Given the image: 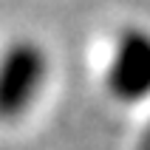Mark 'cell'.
Segmentation results:
<instances>
[{
	"label": "cell",
	"instance_id": "6da1fadb",
	"mask_svg": "<svg viewBox=\"0 0 150 150\" xmlns=\"http://www.w3.org/2000/svg\"><path fill=\"white\" fill-rule=\"evenodd\" d=\"M48 68V54L37 40L23 37L0 51V122H14L37 105Z\"/></svg>",
	"mask_w": 150,
	"mask_h": 150
},
{
	"label": "cell",
	"instance_id": "7a4b0ae2",
	"mask_svg": "<svg viewBox=\"0 0 150 150\" xmlns=\"http://www.w3.org/2000/svg\"><path fill=\"white\" fill-rule=\"evenodd\" d=\"M105 91L119 105H139L150 96V31L127 25L116 34L105 62Z\"/></svg>",
	"mask_w": 150,
	"mask_h": 150
}]
</instances>
